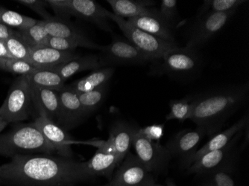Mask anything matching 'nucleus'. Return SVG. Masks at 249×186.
Masks as SVG:
<instances>
[{
	"label": "nucleus",
	"mask_w": 249,
	"mask_h": 186,
	"mask_svg": "<svg viewBox=\"0 0 249 186\" xmlns=\"http://www.w3.org/2000/svg\"><path fill=\"white\" fill-rule=\"evenodd\" d=\"M90 178L85 162L71 158L17 155L0 166V182L23 186H64Z\"/></svg>",
	"instance_id": "f257e3e1"
},
{
	"label": "nucleus",
	"mask_w": 249,
	"mask_h": 186,
	"mask_svg": "<svg viewBox=\"0 0 249 186\" xmlns=\"http://www.w3.org/2000/svg\"><path fill=\"white\" fill-rule=\"evenodd\" d=\"M249 98V83L216 88L193 96L190 120L213 136L236 111L244 107Z\"/></svg>",
	"instance_id": "f03ea898"
},
{
	"label": "nucleus",
	"mask_w": 249,
	"mask_h": 186,
	"mask_svg": "<svg viewBox=\"0 0 249 186\" xmlns=\"http://www.w3.org/2000/svg\"><path fill=\"white\" fill-rule=\"evenodd\" d=\"M54 153L33 123L18 124L0 134V155L13 156L32 153Z\"/></svg>",
	"instance_id": "7ed1b4c3"
},
{
	"label": "nucleus",
	"mask_w": 249,
	"mask_h": 186,
	"mask_svg": "<svg viewBox=\"0 0 249 186\" xmlns=\"http://www.w3.org/2000/svg\"><path fill=\"white\" fill-rule=\"evenodd\" d=\"M152 73L179 79H190L201 70L203 59L198 50L178 48L168 51L161 59L154 61Z\"/></svg>",
	"instance_id": "20e7f679"
},
{
	"label": "nucleus",
	"mask_w": 249,
	"mask_h": 186,
	"mask_svg": "<svg viewBox=\"0 0 249 186\" xmlns=\"http://www.w3.org/2000/svg\"><path fill=\"white\" fill-rule=\"evenodd\" d=\"M109 19L117 23L127 40L148 57L151 62L161 59L168 51L179 47L177 43L165 41L136 28L126 19L120 17L114 13H110Z\"/></svg>",
	"instance_id": "39448f33"
},
{
	"label": "nucleus",
	"mask_w": 249,
	"mask_h": 186,
	"mask_svg": "<svg viewBox=\"0 0 249 186\" xmlns=\"http://www.w3.org/2000/svg\"><path fill=\"white\" fill-rule=\"evenodd\" d=\"M32 102V89L25 75L18 76L11 85L8 96L0 107V118L16 123L29 118Z\"/></svg>",
	"instance_id": "423d86ee"
},
{
	"label": "nucleus",
	"mask_w": 249,
	"mask_h": 186,
	"mask_svg": "<svg viewBox=\"0 0 249 186\" xmlns=\"http://www.w3.org/2000/svg\"><path fill=\"white\" fill-rule=\"evenodd\" d=\"M237 10L224 13H204L192 26L185 47L198 50L219 33L233 17Z\"/></svg>",
	"instance_id": "0eeeda50"
},
{
	"label": "nucleus",
	"mask_w": 249,
	"mask_h": 186,
	"mask_svg": "<svg viewBox=\"0 0 249 186\" xmlns=\"http://www.w3.org/2000/svg\"><path fill=\"white\" fill-rule=\"evenodd\" d=\"M132 146L142 166L148 171H160L169 164L171 155L166 147L160 142L149 141L142 136L138 128H136L133 135Z\"/></svg>",
	"instance_id": "6e6552de"
},
{
	"label": "nucleus",
	"mask_w": 249,
	"mask_h": 186,
	"mask_svg": "<svg viewBox=\"0 0 249 186\" xmlns=\"http://www.w3.org/2000/svg\"><path fill=\"white\" fill-rule=\"evenodd\" d=\"M99 56L102 67L114 65H134L151 62L128 40L121 37H114L107 46H103Z\"/></svg>",
	"instance_id": "1a4fd4ad"
},
{
	"label": "nucleus",
	"mask_w": 249,
	"mask_h": 186,
	"mask_svg": "<svg viewBox=\"0 0 249 186\" xmlns=\"http://www.w3.org/2000/svg\"><path fill=\"white\" fill-rule=\"evenodd\" d=\"M110 184L123 186H152L155 183L152 173L142 166L138 156L129 152L114 173Z\"/></svg>",
	"instance_id": "9d476101"
},
{
	"label": "nucleus",
	"mask_w": 249,
	"mask_h": 186,
	"mask_svg": "<svg viewBox=\"0 0 249 186\" xmlns=\"http://www.w3.org/2000/svg\"><path fill=\"white\" fill-rule=\"evenodd\" d=\"M245 129L237 133L229 143L224 148L211 151L197 159L187 168L189 173H196L198 175H205L206 173L223 166L227 162L236 160L237 153L236 147Z\"/></svg>",
	"instance_id": "9b49d317"
},
{
	"label": "nucleus",
	"mask_w": 249,
	"mask_h": 186,
	"mask_svg": "<svg viewBox=\"0 0 249 186\" xmlns=\"http://www.w3.org/2000/svg\"><path fill=\"white\" fill-rule=\"evenodd\" d=\"M43 135L46 142L53 148L54 153L63 157L71 158L72 156L71 145L75 143L68 134L52 120L49 119L43 113H39V116L33 122Z\"/></svg>",
	"instance_id": "f8f14e48"
},
{
	"label": "nucleus",
	"mask_w": 249,
	"mask_h": 186,
	"mask_svg": "<svg viewBox=\"0 0 249 186\" xmlns=\"http://www.w3.org/2000/svg\"><path fill=\"white\" fill-rule=\"evenodd\" d=\"M89 144L97 146L98 150L91 159L85 162L88 175L90 178L96 176L111 177L120 162L110 141H95L89 142Z\"/></svg>",
	"instance_id": "ddd939ff"
},
{
	"label": "nucleus",
	"mask_w": 249,
	"mask_h": 186,
	"mask_svg": "<svg viewBox=\"0 0 249 186\" xmlns=\"http://www.w3.org/2000/svg\"><path fill=\"white\" fill-rule=\"evenodd\" d=\"M43 22L49 36L68 39L78 43L82 48L103 50V46L92 41L83 31L74 26L70 20L53 17L48 20H43Z\"/></svg>",
	"instance_id": "4468645a"
},
{
	"label": "nucleus",
	"mask_w": 249,
	"mask_h": 186,
	"mask_svg": "<svg viewBox=\"0 0 249 186\" xmlns=\"http://www.w3.org/2000/svg\"><path fill=\"white\" fill-rule=\"evenodd\" d=\"M206 135L205 130L197 127L196 129L179 131L165 145L171 156H178L182 161L194 154L203 138Z\"/></svg>",
	"instance_id": "2eb2a0df"
},
{
	"label": "nucleus",
	"mask_w": 249,
	"mask_h": 186,
	"mask_svg": "<svg viewBox=\"0 0 249 186\" xmlns=\"http://www.w3.org/2000/svg\"><path fill=\"white\" fill-rule=\"evenodd\" d=\"M71 5L72 17L92 22L106 32H111L108 22L111 12L104 7L93 0H71Z\"/></svg>",
	"instance_id": "dca6fc26"
},
{
	"label": "nucleus",
	"mask_w": 249,
	"mask_h": 186,
	"mask_svg": "<svg viewBox=\"0 0 249 186\" xmlns=\"http://www.w3.org/2000/svg\"><path fill=\"white\" fill-rule=\"evenodd\" d=\"M248 124H249V115L246 114L243 116L240 120L234 123L233 125L229 127L228 129L213 135L211 140L208 141L204 146L201 147L200 149L197 150L195 153L190 157L182 161L183 165L186 168H188L190 165L193 164L203 155L206 154L211 151H216V150L224 148L225 145H227L229 143V142L237 133L245 129Z\"/></svg>",
	"instance_id": "f3484780"
},
{
	"label": "nucleus",
	"mask_w": 249,
	"mask_h": 186,
	"mask_svg": "<svg viewBox=\"0 0 249 186\" xmlns=\"http://www.w3.org/2000/svg\"><path fill=\"white\" fill-rule=\"evenodd\" d=\"M58 94L61 105L59 122L71 126L85 118L78 94L71 86H64L58 91Z\"/></svg>",
	"instance_id": "a211bd4d"
},
{
	"label": "nucleus",
	"mask_w": 249,
	"mask_h": 186,
	"mask_svg": "<svg viewBox=\"0 0 249 186\" xmlns=\"http://www.w3.org/2000/svg\"><path fill=\"white\" fill-rule=\"evenodd\" d=\"M114 14L126 19L144 15H159L156 2L151 0H107Z\"/></svg>",
	"instance_id": "6ab92c4d"
},
{
	"label": "nucleus",
	"mask_w": 249,
	"mask_h": 186,
	"mask_svg": "<svg viewBox=\"0 0 249 186\" xmlns=\"http://www.w3.org/2000/svg\"><path fill=\"white\" fill-rule=\"evenodd\" d=\"M79 57L71 51H61L50 47L32 50L29 62L38 69H52Z\"/></svg>",
	"instance_id": "aec40b11"
},
{
	"label": "nucleus",
	"mask_w": 249,
	"mask_h": 186,
	"mask_svg": "<svg viewBox=\"0 0 249 186\" xmlns=\"http://www.w3.org/2000/svg\"><path fill=\"white\" fill-rule=\"evenodd\" d=\"M31 89L32 101L39 113H43L54 122L59 121L61 105L58 91L34 86H31Z\"/></svg>",
	"instance_id": "412c9836"
},
{
	"label": "nucleus",
	"mask_w": 249,
	"mask_h": 186,
	"mask_svg": "<svg viewBox=\"0 0 249 186\" xmlns=\"http://www.w3.org/2000/svg\"><path fill=\"white\" fill-rule=\"evenodd\" d=\"M127 20L136 28L169 43H176L173 29L168 26L159 15H144Z\"/></svg>",
	"instance_id": "4be33fe9"
},
{
	"label": "nucleus",
	"mask_w": 249,
	"mask_h": 186,
	"mask_svg": "<svg viewBox=\"0 0 249 186\" xmlns=\"http://www.w3.org/2000/svg\"><path fill=\"white\" fill-rule=\"evenodd\" d=\"M135 129L124 122L116 123L110 128L108 140L114 148L120 164L129 153Z\"/></svg>",
	"instance_id": "5701e85b"
},
{
	"label": "nucleus",
	"mask_w": 249,
	"mask_h": 186,
	"mask_svg": "<svg viewBox=\"0 0 249 186\" xmlns=\"http://www.w3.org/2000/svg\"><path fill=\"white\" fill-rule=\"evenodd\" d=\"M114 72V67H101L69 86L78 94L90 92L108 84Z\"/></svg>",
	"instance_id": "b1692460"
},
{
	"label": "nucleus",
	"mask_w": 249,
	"mask_h": 186,
	"mask_svg": "<svg viewBox=\"0 0 249 186\" xmlns=\"http://www.w3.org/2000/svg\"><path fill=\"white\" fill-rule=\"evenodd\" d=\"M99 57L97 55L89 54V55L84 56V57H77L75 59L71 60L62 65L54 67L52 68L55 71L64 81L72 75L83 72V71L90 70V69H97L101 68Z\"/></svg>",
	"instance_id": "393cba45"
},
{
	"label": "nucleus",
	"mask_w": 249,
	"mask_h": 186,
	"mask_svg": "<svg viewBox=\"0 0 249 186\" xmlns=\"http://www.w3.org/2000/svg\"><path fill=\"white\" fill-rule=\"evenodd\" d=\"M25 76L31 86L56 91L60 90L65 86L62 78L53 69H37Z\"/></svg>",
	"instance_id": "a878e982"
},
{
	"label": "nucleus",
	"mask_w": 249,
	"mask_h": 186,
	"mask_svg": "<svg viewBox=\"0 0 249 186\" xmlns=\"http://www.w3.org/2000/svg\"><path fill=\"white\" fill-rule=\"evenodd\" d=\"M18 32L32 50L43 48L47 46L49 34L45 29L43 20H37V23L32 27L26 30L18 31Z\"/></svg>",
	"instance_id": "bb28decb"
},
{
	"label": "nucleus",
	"mask_w": 249,
	"mask_h": 186,
	"mask_svg": "<svg viewBox=\"0 0 249 186\" xmlns=\"http://www.w3.org/2000/svg\"><path fill=\"white\" fill-rule=\"evenodd\" d=\"M236 160L225 163L223 166L206 173V186H236L233 178Z\"/></svg>",
	"instance_id": "cd10ccee"
},
{
	"label": "nucleus",
	"mask_w": 249,
	"mask_h": 186,
	"mask_svg": "<svg viewBox=\"0 0 249 186\" xmlns=\"http://www.w3.org/2000/svg\"><path fill=\"white\" fill-rule=\"evenodd\" d=\"M108 84L90 92L78 94L81 105L85 117L94 113L103 104L107 93Z\"/></svg>",
	"instance_id": "c85d7f7f"
},
{
	"label": "nucleus",
	"mask_w": 249,
	"mask_h": 186,
	"mask_svg": "<svg viewBox=\"0 0 249 186\" xmlns=\"http://www.w3.org/2000/svg\"><path fill=\"white\" fill-rule=\"evenodd\" d=\"M37 20L25 15L0 7V22L13 29L16 28L18 31L26 30L37 23Z\"/></svg>",
	"instance_id": "c756f323"
},
{
	"label": "nucleus",
	"mask_w": 249,
	"mask_h": 186,
	"mask_svg": "<svg viewBox=\"0 0 249 186\" xmlns=\"http://www.w3.org/2000/svg\"><path fill=\"white\" fill-rule=\"evenodd\" d=\"M170 111L166 115V121L178 120L184 122L190 119L193 111V96H187L184 99L172 100L169 102Z\"/></svg>",
	"instance_id": "7c9ffc66"
},
{
	"label": "nucleus",
	"mask_w": 249,
	"mask_h": 186,
	"mask_svg": "<svg viewBox=\"0 0 249 186\" xmlns=\"http://www.w3.org/2000/svg\"><path fill=\"white\" fill-rule=\"evenodd\" d=\"M247 2L245 0H207L204 1L200 13H224L237 10L239 7Z\"/></svg>",
	"instance_id": "2f4dec72"
},
{
	"label": "nucleus",
	"mask_w": 249,
	"mask_h": 186,
	"mask_svg": "<svg viewBox=\"0 0 249 186\" xmlns=\"http://www.w3.org/2000/svg\"><path fill=\"white\" fill-rule=\"evenodd\" d=\"M5 44L8 47V51L15 59L22 60L29 62L32 50L18 34V31L14 35L10 37L5 41Z\"/></svg>",
	"instance_id": "473e14b6"
},
{
	"label": "nucleus",
	"mask_w": 249,
	"mask_h": 186,
	"mask_svg": "<svg viewBox=\"0 0 249 186\" xmlns=\"http://www.w3.org/2000/svg\"><path fill=\"white\" fill-rule=\"evenodd\" d=\"M159 17L172 29L176 24L178 14L176 0H162L160 8H158Z\"/></svg>",
	"instance_id": "72a5a7b5"
},
{
	"label": "nucleus",
	"mask_w": 249,
	"mask_h": 186,
	"mask_svg": "<svg viewBox=\"0 0 249 186\" xmlns=\"http://www.w3.org/2000/svg\"><path fill=\"white\" fill-rule=\"evenodd\" d=\"M5 68L4 70L15 75H27L32 73L38 68L28 61L18 59H4Z\"/></svg>",
	"instance_id": "f704fd0d"
},
{
	"label": "nucleus",
	"mask_w": 249,
	"mask_h": 186,
	"mask_svg": "<svg viewBox=\"0 0 249 186\" xmlns=\"http://www.w3.org/2000/svg\"><path fill=\"white\" fill-rule=\"evenodd\" d=\"M46 47L54 49L61 51H71L75 52L78 47H80L78 43L68 39L61 38V37H52L49 36Z\"/></svg>",
	"instance_id": "c9c22d12"
},
{
	"label": "nucleus",
	"mask_w": 249,
	"mask_h": 186,
	"mask_svg": "<svg viewBox=\"0 0 249 186\" xmlns=\"http://www.w3.org/2000/svg\"><path fill=\"white\" fill-rule=\"evenodd\" d=\"M47 5H50L57 17L69 20L72 17L71 0H48Z\"/></svg>",
	"instance_id": "e433bc0d"
},
{
	"label": "nucleus",
	"mask_w": 249,
	"mask_h": 186,
	"mask_svg": "<svg viewBox=\"0 0 249 186\" xmlns=\"http://www.w3.org/2000/svg\"><path fill=\"white\" fill-rule=\"evenodd\" d=\"M18 3L29 9L35 11L37 15H40L43 18V20H48L51 19L53 16L50 15L46 10V6L47 5V1H41V0H19Z\"/></svg>",
	"instance_id": "4c0bfd02"
},
{
	"label": "nucleus",
	"mask_w": 249,
	"mask_h": 186,
	"mask_svg": "<svg viewBox=\"0 0 249 186\" xmlns=\"http://www.w3.org/2000/svg\"><path fill=\"white\" fill-rule=\"evenodd\" d=\"M163 131L164 125L163 124H152L143 128H138V131L142 136L155 142H160V138L163 135Z\"/></svg>",
	"instance_id": "58836bf2"
},
{
	"label": "nucleus",
	"mask_w": 249,
	"mask_h": 186,
	"mask_svg": "<svg viewBox=\"0 0 249 186\" xmlns=\"http://www.w3.org/2000/svg\"><path fill=\"white\" fill-rule=\"evenodd\" d=\"M16 32L17 31L0 22V41H6L10 37L14 35Z\"/></svg>",
	"instance_id": "ea45409f"
},
{
	"label": "nucleus",
	"mask_w": 249,
	"mask_h": 186,
	"mask_svg": "<svg viewBox=\"0 0 249 186\" xmlns=\"http://www.w3.org/2000/svg\"><path fill=\"white\" fill-rule=\"evenodd\" d=\"M0 59H15L8 51L5 41H0Z\"/></svg>",
	"instance_id": "a19ab883"
},
{
	"label": "nucleus",
	"mask_w": 249,
	"mask_h": 186,
	"mask_svg": "<svg viewBox=\"0 0 249 186\" xmlns=\"http://www.w3.org/2000/svg\"><path fill=\"white\" fill-rule=\"evenodd\" d=\"M8 124V123L5 122L2 118H0V133L2 132V131L5 129Z\"/></svg>",
	"instance_id": "79ce46f5"
},
{
	"label": "nucleus",
	"mask_w": 249,
	"mask_h": 186,
	"mask_svg": "<svg viewBox=\"0 0 249 186\" xmlns=\"http://www.w3.org/2000/svg\"><path fill=\"white\" fill-rule=\"evenodd\" d=\"M5 68V64H4V59H0V69L4 70Z\"/></svg>",
	"instance_id": "37998d69"
},
{
	"label": "nucleus",
	"mask_w": 249,
	"mask_h": 186,
	"mask_svg": "<svg viewBox=\"0 0 249 186\" xmlns=\"http://www.w3.org/2000/svg\"><path fill=\"white\" fill-rule=\"evenodd\" d=\"M167 186H176V184H175L174 182L172 181V180H169L167 181Z\"/></svg>",
	"instance_id": "c03bdc74"
},
{
	"label": "nucleus",
	"mask_w": 249,
	"mask_h": 186,
	"mask_svg": "<svg viewBox=\"0 0 249 186\" xmlns=\"http://www.w3.org/2000/svg\"><path fill=\"white\" fill-rule=\"evenodd\" d=\"M108 186H120V185H114V184H110Z\"/></svg>",
	"instance_id": "a18cd8bd"
},
{
	"label": "nucleus",
	"mask_w": 249,
	"mask_h": 186,
	"mask_svg": "<svg viewBox=\"0 0 249 186\" xmlns=\"http://www.w3.org/2000/svg\"><path fill=\"white\" fill-rule=\"evenodd\" d=\"M160 186V185L155 184V185H154V186Z\"/></svg>",
	"instance_id": "49530a36"
},
{
	"label": "nucleus",
	"mask_w": 249,
	"mask_h": 186,
	"mask_svg": "<svg viewBox=\"0 0 249 186\" xmlns=\"http://www.w3.org/2000/svg\"></svg>",
	"instance_id": "de8ad7c7"
}]
</instances>
